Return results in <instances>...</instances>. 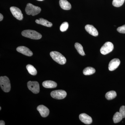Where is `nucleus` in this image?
<instances>
[{
	"mask_svg": "<svg viewBox=\"0 0 125 125\" xmlns=\"http://www.w3.org/2000/svg\"><path fill=\"white\" fill-rule=\"evenodd\" d=\"M125 0H113L112 4L116 7H120L123 5Z\"/></svg>",
	"mask_w": 125,
	"mask_h": 125,
	"instance_id": "22",
	"label": "nucleus"
},
{
	"mask_svg": "<svg viewBox=\"0 0 125 125\" xmlns=\"http://www.w3.org/2000/svg\"><path fill=\"white\" fill-rule=\"evenodd\" d=\"M123 118V116L119 112H116L114 114L113 119L114 123H116L120 122Z\"/></svg>",
	"mask_w": 125,
	"mask_h": 125,
	"instance_id": "19",
	"label": "nucleus"
},
{
	"mask_svg": "<svg viewBox=\"0 0 125 125\" xmlns=\"http://www.w3.org/2000/svg\"><path fill=\"white\" fill-rule=\"evenodd\" d=\"M0 85L4 92L8 93L10 91L11 89L10 82L9 78L7 76H0Z\"/></svg>",
	"mask_w": 125,
	"mask_h": 125,
	"instance_id": "2",
	"label": "nucleus"
},
{
	"mask_svg": "<svg viewBox=\"0 0 125 125\" xmlns=\"http://www.w3.org/2000/svg\"><path fill=\"white\" fill-rule=\"evenodd\" d=\"M60 5L62 9L65 10H69L71 8V5L67 0H60Z\"/></svg>",
	"mask_w": 125,
	"mask_h": 125,
	"instance_id": "15",
	"label": "nucleus"
},
{
	"mask_svg": "<svg viewBox=\"0 0 125 125\" xmlns=\"http://www.w3.org/2000/svg\"><path fill=\"white\" fill-rule=\"evenodd\" d=\"M116 92L114 91H111L108 92L105 94V97L108 100H111L115 98L116 97Z\"/></svg>",
	"mask_w": 125,
	"mask_h": 125,
	"instance_id": "17",
	"label": "nucleus"
},
{
	"mask_svg": "<svg viewBox=\"0 0 125 125\" xmlns=\"http://www.w3.org/2000/svg\"><path fill=\"white\" fill-rule=\"evenodd\" d=\"M52 97L57 99H62L66 97L67 93L65 91L62 90H54L51 93Z\"/></svg>",
	"mask_w": 125,
	"mask_h": 125,
	"instance_id": "6",
	"label": "nucleus"
},
{
	"mask_svg": "<svg viewBox=\"0 0 125 125\" xmlns=\"http://www.w3.org/2000/svg\"><path fill=\"white\" fill-rule=\"evenodd\" d=\"M75 47L77 50V51L79 54L82 56H84L85 55V53L84 52L83 46L81 44L79 43L76 42L75 44Z\"/></svg>",
	"mask_w": 125,
	"mask_h": 125,
	"instance_id": "21",
	"label": "nucleus"
},
{
	"mask_svg": "<svg viewBox=\"0 0 125 125\" xmlns=\"http://www.w3.org/2000/svg\"><path fill=\"white\" fill-rule=\"evenodd\" d=\"M119 112L121 114L123 118H125V106H121L119 110Z\"/></svg>",
	"mask_w": 125,
	"mask_h": 125,
	"instance_id": "24",
	"label": "nucleus"
},
{
	"mask_svg": "<svg viewBox=\"0 0 125 125\" xmlns=\"http://www.w3.org/2000/svg\"><path fill=\"white\" fill-rule=\"evenodd\" d=\"M69 27V24L67 22H64L61 25L60 30L62 32H64L67 30Z\"/></svg>",
	"mask_w": 125,
	"mask_h": 125,
	"instance_id": "23",
	"label": "nucleus"
},
{
	"mask_svg": "<svg viewBox=\"0 0 125 125\" xmlns=\"http://www.w3.org/2000/svg\"><path fill=\"white\" fill-rule=\"evenodd\" d=\"M26 68L29 73L30 74L33 75H35L37 74V70L33 66L30 64H28L26 66Z\"/></svg>",
	"mask_w": 125,
	"mask_h": 125,
	"instance_id": "20",
	"label": "nucleus"
},
{
	"mask_svg": "<svg viewBox=\"0 0 125 125\" xmlns=\"http://www.w3.org/2000/svg\"><path fill=\"white\" fill-rule=\"evenodd\" d=\"M36 22L45 27H51L52 26V23L44 19L43 18H40L39 19H37L36 20Z\"/></svg>",
	"mask_w": 125,
	"mask_h": 125,
	"instance_id": "16",
	"label": "nucleus"
},
{
	"mask_svg": "<svg viewBox=\"0 0 125 125\" xmlns=\"http://www.w3.org/2000/svg\"><path fill=\"white\" fill-rule=\"evenodd\" d=\"M10 10L15 18L19 20H22L23 16L20 9L17 7H11Z\"/></svg>",
	"mask_w": 125,
	"mask_h": 125,
	"instance_id": "8",
	"label": "nucleus"
},
{
	"mask_svg": "<svg viewBox=\"0 0 125 125\" xmlns=\"http://www.w3.org/2000/svg\"><path fill=\"white\" fill-rule=\"evenodd\" d=\"M25 10L26 14L28 15L35 16L40 13L41 9L38 6L33 5L31 3H28L27 5Z\"/></svg>",
	"mask_w": 125,
	"mask_h": 125,
	"instance_id": "4",
	"label": "nucleus"
},
{
	"mask_svg": "<svg viewBox=\"0 0 125 125\" xmlns=\"http://www.w3.org/2000/svg\"><path fill=\"white\" fill-rule=\"evenodd\" d=\"M42 85L46 88H54L57 86V84L52 81L47 80L43 82Z\"/></svg>",
	"mask_w": 125,
	"mask_h": 125,
	"instance_id": "14",
	"label": "nucleus"
},
{
	"mask_svg": "<svg viewBox=\"0 0 125 125\" xmlns=\"http://www.w3.org/2000/svg\"><path fill=\"white\" fill-rule=\"evenodd\" d=\"M38 1H42L43 0H37Z\"/></svg>",
	"mask_w": 125,
	"mask_h": 125,
	"instance_id": "28",
	"label": "nucleus"
},
{
	"mask_svg": "<svg viewBox=\"0 0 125 125\" xmlns=\"http://www.w3.org/2000/svg\"><path fill=\"white\" fill-rule=\"evenodd\" d=\"M85 29L86 31L92 36L96 37L98 35V33L96 28L92 25L88 24L85 25Z\"/></svg>",
	"mask_w": 125,
	"mask_h": 125,
	"instance_id": "13",
	"label": "nucleus"
},
{
	"mask_svg": "<svg viewBox=\"0 0 125 125\" xmlns=\"http://www.w3.org/2000/svg\"><path fill=\"white\" fill-rule=\"evenodd\" d=\"M28 88L34 94H37L40 91L39 83L37 81H29L27 83Z\"/></svg>",
	"mask_w": 125,
	"mask_h": 125,
	"instance_id": "7",
	"label": "nucleus"
},
{
	"mask_svg": "<svg viewBox=\"0 0 125 125\" xmlns=\"http://www.w3.org/2000/svg\"><path fill=\"white\" fill-rule=\"evenodd\" d=\"M3 18H4V17H3V15H2V14H0V21H1L2 20Z\"/></svg>",
	"mask_w": 125,
	"mask_h": 125,
	"instance_id": "26",
	"label": "nucleus"
},
{
	"mask_svg": "<svg viewBox=\"0 0 125 125\" xmlns=\"http://www.w3.org/2000/svg\"><path fill=\"white\" fill-rule=\"evenodd\" d=\"M117 30L119 32L122 33H125V25L117 28Z\"/></svg>",
	"mask_w": 125,
	"mask_h": 125,
	"instance_id": "25",
	"label": "nucleus"
},
{
	"mask_svg": "<svg viewBox=\"0 0 125 125\" xmlns=\"http://www.w3.org/2000/svg\"><path fill=\"white\" fill-rule=\"evenodd\" d=\"M16 50L19 52L28 56H31L33 55L32 52L26 47L22 46L18 47Z\"/></svg>",
	"mask_w": 125,
	"mask_h": 125,
	"instance_id": "11",
	"label": "nucleus"
},
{
	"mask_svg": "<svg viewBox=\"0 0 125 125\" xmlns=\"http://www.w3.org/2000/svg\"><path fill=\"white\" fill-rule=\"evenodd\" d=\"M120 64V61L118 58H114L109 62L108 69L110 71H113L116 69Z\"/></svg>",
	"mask_w": 125,
	"mask_h": 125,
	"instance_id": "9",
	"label": "nucleus"
},
{
	"mask_svg": "<svg viewBox=\"0 0 125 125\" xmlns=\"http://www.w3.org/2000/svg\"><path fill=\"white\" fill-rule=\"evenodd\" d=\"M21 34L23 36L25 37L35 40L40 39L42 37L41 34L34 30H24Z\"/></svg>",
	"mask_w": 125,
	"mask_h": 125,
	"instance_id": "1",
	"label": "nucleus"
},
{
	"mask_svg": "<svg viewBox=\"0 0 125 125\" xmlns=\"http://www.w3.org/2000/svg\"><path fill=\"white\" fill-rule=\"evenodd\" d=\"M1 110V107H0V110Z\"/></svg>",
	"mask_w": 125,
	"mask_h": 125,
	"instance_id": "29",
	"label": "nucleus"
},
{
	"mask_svg": "<svg viewBox=\"0 0 125 125\" xmlns=\"http://www.w3.org/2000/svg\"><path fill=\"white\" fill-rule=\"evenodd\" d=\"M79 118L82 122L86 125H90L93 121L92 117L85 113L80 114Z\"/></svg>",
	"mask_w": 125,
	"mask_h": 125,
	"instance_id": "12",
	"label": "nucleus"
},
{
	"mask_svg": "<svg viewBox=\"0 0 125 125\" xmlns=\"http://www.w3.org/2000/svg\"><path fill=\"white\" fill-rule=\"evenodd\" d=\"M50 55L55 61L60 64L64 65L66 62V60L65 57L58 52H51Z\"/></svg>",
	"mask_w": 125,
	"mask_h": 125,
	"instance_id": "3",
	"label": "nucleus"
},
{
	"mask_svg": "<svg viewBox=\"0 0 125 125\" xmlns=\"http://www.w3.org/2000/svg\"><path fill=\"white\" fill-rule=\"evenodd\" d=\"M0 125H5V123L4 121L2 120H1L0 121Z\"/></svg>",
	"mask_w": 125,
	"mask_h": 125,
	"instance_id": "27",
	"label": "nucleus"
},
{
	"mask_svg": "<svg viewBox=\"0 0 125 125\" xmlns=\"http://www.w3.org/2000/svg\"><path fill=\"white\" fill-rule=\"evenodd\" d=\"M37 109L42 117H46L49 115V110L46 107L43 105H40L38 106Z\"/></svg>",
	"mask_w": 125,
	"mask_h": 125,
	"instance_id": "10",
	"label": "nucleus"
},
{
	"mask_svg": "<svg viewBox=\"0 0 125 125\" xmlns=\"http://www.w3.org/2000/svg\"><path fill=\"white\" fill-rule=\"evenodd\" d=\"M114 49V45L111 42H107L105 43L100 49L101 54L106 55L112 51Z\"/></svg>",
	"mask_w": 125,
	"mask_h": 125,
	"instance_id": "5",
	"label": "nucleus"
},
{
	"mask_svg": "<svg viewBox=\"0 0 125 125\" xmlns=\"http://www.w3.org/2000/svg\"><path fill=\"white\" fill-rule=\"evenodd\" d=\"M96 72L95 69L93 67H86L83 71V73L85 75L93 74Z\"/></svg>",
	"mask_w": 125,
	"mask_h": 125,
	"instance_id": "18",
	"label": "nucleus"
}]
</instances>
